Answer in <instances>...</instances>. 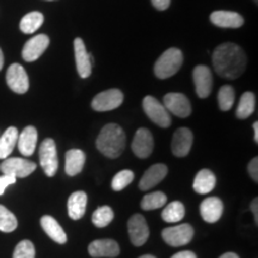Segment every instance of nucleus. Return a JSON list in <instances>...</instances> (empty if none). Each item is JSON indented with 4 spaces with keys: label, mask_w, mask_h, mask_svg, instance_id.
<instances>
[{
    "label": "nucleus",
    "mask_w": 258,
    "mask_h": 258,
    "mask_svg": "<svg viewBox=\"0 0 258 258\" xmlns=\"http://www.w3.org/2000/svg\"><path fill=\"white\" fill-rule=\"evenodd\" d=\"M85 153L82 150H70L66 153V165L64 171L69 176H76L82 172L84 164H85Z\"/></svg>",
    "instance_id": "nucleus-25"
},
{
    "label": "nucleus",
    "mask_w": 258,
    "mask_h": 258,
    "mask_svg": "<svg viewBox=\"0 0 258 258\" xmlns=\"http://www.w3.org/2000/svg\"><path fill=\"white\" fill-rule=\"evenodd\" d=\"M154 140L151 132L146 128L138 129L134 135L133 143H132V150L134 154L141 159L148 158L153 151Z\"/></svg>",
    "instance_id": "nucleus-13"
},
{
    "label": "nucleus",
    "mask_w": 258,
    "mask_h": 258,
    "mask_svg": "<svg viewBox=\"0 0 258 258\" xmlns=\"http://www.w3.org/2000/svg\"><path fill=\"white\" fill-rule=\"evenodd\" d=\"M161 237L164 241L170 246H183L189 244L194 237V228L189 224H182L173 226V227L164 228L161 232Z\"/></svg>",
    "instance_id": "nucleus-5"
},
{
    "label": "nucleus",
    "mask_w": 258,
    "mask_h": 258,
    "mask_svg": "<svg viewBox=\"0 0 258 258\" xmlns=\"http://www.w3.org/2000/svg\"><path fill=\"white\" fill-rule=\"evenodd\" d=\"M211 22L219 28L238 29L244 24V18L233 11H215L211 15Z\"/></svg>",
    "instance_id": "nucleus-20"
},
{
    "label": "nucleus",
    "mask_w": 258,
    "mask_h": 258,
    "mask_svg": "<svg viewBox=\"0 0 258 258\" xmlns=\"http://www.w3.org/2000/svg\"><path fill=\"white\" fill-rule=\"evenodd\" d=\"M48 46H49V37L43 34L37 35V36L30 38L24 44L23 50H22V56L27 62H32V61L37 60L46 51Z\"/></svg>",
    "instance_id": "nucleus-14"
},
{
    "label": "nucleus",
    "mask_w": 258,
    "mask_h": 258,
    "mask_svg": "<svg viewBox=\"0 0 258 258\" xmlns=\"http://www.w3.org/2000/svg\"><path fill=\"white\" fill-rule=\"evenodd\" d=\"M17 219L8 208L0 205V231L9 232L15 231L17 228Z\"/></svg>",
    "instance_id": "nucleus-33"
},
{
    "label": "nucleus",
    "mask_w": 258,
    "mask_h": 258,
    "mask_svg": "<svg viewBox=\"0 0 258 258\" xmlns=\"http://www.w3.org/2000/svg\"><path fill=\"white\" fill-rule=\"evenodd\" d=\"M15 183H16V177L14 176L3 175L0 177V195H3V194L5 192V190L9 185L15 184Z\"/></svg>",
    "instance_id": "nucleus-36"
},
{
    "label": "nucleus",
    "mask_w": 258,
    "mask_h": 258,
    "mask_svg": "<svg viewBox=\"0 0 258 258\" xmlns=\"http://www.w3.org/2000/svg\"><path fill=\"white\" fill-rule=\"evenodd\" d=\"M235 93L234 90L230 85H225L219 90L218 93V102L219 106L222 111H228L234 104Z\"/></svg>",
    "instance_id": "nucleus-32"
},
{
    "label": "nucleus",
    "mask_w": 258,
    "mask_h": 258,
    "mask_svg": "<svg viewBox=\"0 0 258 258\" xmlns=\"http://www.w3.org/2000/svg\"><path fill=\"white\" fill-rule=\"evenodd\" d=\"M253 131H254V141L258 143V122L253 123Z\"/></svg>",
    "instance_id": "nucleus-42"
},
{
    "label": "nucleus",
    "mask_w": 258,
    "mask_h": 258,
    "mask_svg": "<svg viewBox=\"0 0 258 258\" xmlns=\"http://www.w3.org/2000/svg\"><path fill=\"white\" fill-rule=\"evenodd\" d=\"M258 2V0H254V3H257Z\"/></svg>",
    "instance_id": "nucleus-45"
},
{
    "label": "nucleus",
    "mask_w": 258,
    "mask_h": 258,
    "mask_svg": "<svg viewBox=\"0 0 258 258\" xmlns=\"http://www.w3.org/2000/svg\"><path fill=\"white\" fill-rule=\"evenodd\" d=\"M194 141L192 132L189 128H179L177 129L173 134L172 143H171V148L172 153L176 157H185L188 156L190 150H191Z\"/></svg>",
    "instance_id": "nucleus-16"
},
{
    "label": "nucleus",
    "mask_w": 258,
    "mask_h": 258,
    "mask_svg": "<svg viewBox=\"0 0 258 258\" xmlns=\"http://www.w3.org/2000/svg\"><path fill=\"white\" fill-rule=\"evenodd\" d=\"M43 22V15L38 11H34L25 15L24 17L22 18L21 23H19V28H21L22 32H24V34H34L35 31L41 28Z\"/></svg>",
    "instance_id": "nucleus-28"
},
{
    "label": "nucleus",
    "mask_w": 258,
    "mask_h": 258,
    "mask_svg": "<svg viewBox=\"0 0 258 258\" xmlns=\"http://www.w3.org/2000/svg\"><path fill=\"white\" fill-rule=\"evenodd\" d=\"M41 226L43 231L48 234V237L57 244H64L67 241V235L64 233L59 222L50 215H44L41 218Z\"/></svg>",
    "instance_id": "nucleus-23"
},
{
    "label": "nucleus",
    "mask_w": 258,
    "mask_h": 258,
    "mask_svg": "<svg viewBox=\"0 0 258 258\" xmlns=\"http://www.w3.org/2000/svg\"><path fill=\"white\" fill-rule=\"evenodd\" d=\"M88 205V195L84 191H76L70 196L67 202L69 215L72 220H79L84 217Z\"/></svg>",
    "instance_id": "nucleus-22"
},
{
    "label": "nucleus",
    "mask_w": 258,
    "mask_h": 258,
    "mask_svg": "<svg viewBox=\"0 0 258 258\" xmlns=\"http://www.w3.org/2000/svg\"><path fill=\"white\" fill-rule=\"evenodd\" d=\"M257 206H258V200L254 199L252 203H251V211H252L253 215H254V222H256V225L258 224V212H257L258 207Z\"/></svg>",
    "instance_id": "nucleus-40"
},
{
    "label": "nucleus",
    "mask_w": 258,
    "mask_h": 258,
    "mask_svg": "<svg viewBox=\"0 0 258 258\" xmlns=\"http://www.w3.org/2000/svg\"><path fill=\"white\" fill-rule=\"evenodd\" d=\"M139 258H156L154 256H152V254H144V256L139 257Z\"/></svg>",
    "instance_id": "nucleus-44"
},
{
    "label": "nucleus",
    "mask_w": 258,
    "mask_h": 258,
    "mask_svg": "<svg viewBox=\"0 0 258 258\" xmlns=\"http://www.w3.org/2000/svg\"><path fill=\"white\" fill-rule=\"evenodd\" d=\"M37 144V131L32 125H28L23 129L21 134H18V150L23 156L29 157L35 152Z\"/></svg>",
    "instance_id": "nucleus-21"
},
{
    "label": "nucleus",
    "mask_w": 258,
    "mask_h": 258,
    "mask_svg": "<svg viewBox=\"0 0 258 258\" xmlns=\"http://www.w3.org/2000/svg\"><path fill=\"white\" fill-rule=\"evenodd\" d=\"M12 258H35V246L30 240H22L16 246Z\"/></svg>",
    "instance_id": "nucleus-35"
},
{
    "label": "nucleus",
    "mask_w": 258,
    "mask_h": 258,
    "mask_svg": "<svg viewBox=\"0 0 258 258\" xmlns=\"http://www.w3.org/2000/svg\"><path fill=\"white\" fill-rule=\"evenodd\" d=\"M128 233L134 246H143L148 239L150 230L145 218L141 214H134L128 221Z\"/></svg>",
    "instance_id": "nucleus-11"
},
{
    "label": "nucleus",
    "mask_w": 258,
    "mask_h": 258,
    "mask_svg": "<svg viewBox=\"0 0 258 258\" xmlns=\"http://www.w3.org/2000/svg\"><path fill=\"white\" fill-rule=\"evenodd\" d=\"M151 2H152L153 6L157 10H159V11H164V10H166L170 6L171 0H151Z\"/></svg>",
    "instance_id": "nucleus-38"
},
{
    "label": "nucleus",
    "mask_w": 258,
    "mask_h": 258,
    "mask_svg": "<svg viewBox=\"0 0 258 258\" xmlns=\"http://www.w3.org/2000/svg\"><path fill=\"white\" fill-rule=\"evenodd\" d=\"M183 64V53L177 48H170L161 54L154 64V73L159 79L175 76Z\"/></svg>",
    "instance_id": "nucleus-3"
},
{
    "label": "nucleus",
    "mask_w": 258,
    "mask_h": 258,
    "mask_svg": "<svg viewBox=\"0 0 258 258\" xmlns=\"http://www.w3.org/2000/svg\"><path fill=\"white\" fill-rule=\"evenodd\" d=\"M123 102V93L117 89H110L95 96L92 99V109L96 111H110L117 109Z\"/></svg>",
    "instance_id": "nucleus-8"
},
{
    "label": "nucleus",
    "mask_w": 258,
    "mask_h": 258,
    "mask_svg": "<svg viewBox=\"0 0 258 258\" xmlns=\"http://www.w3.org/2000/svg\"><path fill=\"white\" fill-rule=\"evenodd\" d=\"M6 83L12 91L23 95L29 90L28 74L19 63H12L6 72Z\"/></svg>",
    "instance_id": "nucleus-9"
},
{
    "label": "nucleus",
    "mask_w": 258,
    "mask_h": 258,
    "mask_svg": "<svg viewBox=\"0 0 258 258\" xmlns=\"http://www.w3.org/2000/svg\"><path fill=\"white\" fill-rule=\"evenodd\" d=\"M74 56H76L77 71H78L79 76L82 78H88L89 76H91V55L88 53L85 43L80 37H77L74 40Z\"/></svg>",
    "instance_id": "nucleus-15"
},
{
    "label": "nucleus",
    "mask_w": 258,
    "mask_h": 258,
    "mask_svg": "<svg viewBox=\"0 0 258 258\" xmlns=\"http://www.w3.org/2000/svg\"><path fill=\"white\" fill-rule=\"evenodd\" d=\"M0 170L4 172V175L24 178L36 170V164L23 158H6L0 165Z\"/></svg>",
    "instance_id": "nucleus-7"
},
{
    "label": "nucleus",
    "mask_w": 258,
    "mask_h": 258,
    "mask_svg": "<svg viewBox=\"0 0 258 258\" xmlns=\"http://www.w3.org/2000/svg\"><path fill=\"white\" fill-rule=\"evenodd\" d=\"M171 258H198L196 254L192 252V251H180V252H177L173 254Z\"/></svg>",
    "instance_id": "nucleus-39"
},
{
    "label": "nucleus",
    "mask_w": 258,
    "mask_h": 258,
    "mask_svg": "<svg viewBox=\"0 0 258 258\" xmlns=\"http://www.w3.org/2000/svg\"><path fill=\"white\" fill-rule=\"evenodd\" d=\"M194 84H195L196 93L200 98H207L213 89V76L207 66L199 64L192 72Z\"/></svg>",
    "instance_id": "nucleus-12"
},
{
    "label": "nucleus",
    "mask_w": 258,
    "mask_h": 258,
    "mask_svg": "<svg viewBox=\"0 0 258 258\" xmlns=\"http://www.w3.org/2000/svg\"><path fill=\"white\" fill-rule=\"evenodd\" d=\"M88 250L92 257H117L120 254V246L112 239L92 241Z\"/></svg>",
    "instance_id": "nucleus-19"
},
{
    "label": "nucleus",
    "mask_w": 258,
    "mask_h": 258,
    "mask_svg": "<svg viewBox=\"0 0 258 258\" xmlns=\"http://www.w3.org/2000/svg\"><path fill=\"white\" fill-rule=\"evenodd\" d=\"M185 207L182 202L173 201L169 203L164 211L161 212V219L166 222H179L184 218Z\"/></svg>",
    "instance_id": "nucleus-29"
},
{
    "label": "nucleus",
    "mask_w": 258,
    "mask_h": 258,
    "mask_svg": "<svg viewBox=\"0 0 258 258\" xmlns=\"http://www.w3.org/2000/svg\"><path fill=\"white\" fill-rule=\"evenodd\" d=\"M114 219V212L109 206H103V207L97 208L92 214V222L96 227L103 228L106 227Z\"/></svg>",
    "instance_id": "nucleus-31"
},
{
    "label": "nucleus",
    "mask_w": 258,
    "mask_h": 258,
    "mask_svg": "<svg viewBox=\"0 0 258 258\" xmlns=\"http://www.w3.org/2000/svg\"><path fill=\"white\" fill-rule=\"evenodd\" d=\"M254 109H256V97H254L252 92H245L240 97V101L239 104H238L235 115L240 120H245V118L250 117L253 114Z\"/></svg>",
    "instance_id": "nucleus-27"
},
{
    "label": "nucleus",
    "mask_w": 258,
    "mask_h": 258,
    "mask_svg": "<svg viewBox=\"0 0 258 258\" xmlns=\"http://www.w3.org/2000/svg\"><path fill=\"white\" fill-rule=\"evenodd\" d=\"M224 212V203L219 198H208L203 200L200 206V213L206 222L214 224L221 218Z\"/></svg>",
    "instance_id": "nucleus-17"
},
{
    "label": "nucleus",
    "mask_w": 258,
    "mask_h": 258,
    "mask_svg": "<svg viewBox=\"0 0 258 258\" xmlns=\"http://www.w3.org/2000/svg\"><path fill=\"white\" fill-rule=\"evenodd\" d=\"M96 146L105 157L111 159L120 157L125 147L124 131L116 123L104 125L97 138Z\"/></svg>",
    "instance_id": "nucleus-2"
},
{
    "label": "nucleus",
    "mask_w": 258,
    "mask_h": 258,
    "mask_svg": "<svg viewBox=\"0 0 258 258\" xmlns=\"http://www.w3.org/2000/svg\"><path fill=\"white\" fill-rule=\"evenodd\" d=\"M143 108L145 114L148 116V118L157 125H159L161 128H167L171 125V117L169 111L154 97H145L143 101Z\"/></svg>",
    "instance_id": "nucleus-4"
},
{
    "label": "nucleus",
    "mask_w": 258,
    "mask_h": 258,
    "mask_svg": "<svg viewBox=\"0 0 258 258\" xmlns=\"http://www.w3.org/2000/svg\"><path fill=\"white\" fill-rule=\"evenodd\" d=\"M220 258H239L237 253L234 252H227V253H224Z\"/></svg>",
    "instance_id": "nucleus-41"
},
{
    "label": "nucleus",
    "mask_w": 258,
    "mask_h": 258,
    "mask_svg": "<svg viewBox=\"0 0 258 258\" xmlns=\"http://www.w3.org/2000/svg\"><path fill=\"white\" fill-rule=\"evenodd\" d=\"M167 175V166L164 164H156V165L151 166L144 176L141 177L140 183H139V188L140 190H150L153 186H156L158 183L165 178Z\"/></svg>",
    "instance_id": "nucleus-18"
},
{
    "label": "nucleus",
    "mask_w": 258,
    "mask_h": 258,
    "mask_svg": "<svg viewBox=\"0 0 258 258\" xmlns=\"http://www.w3.org/2000/svg\"><path fill=\"white\" fill-rule=\"evenodd\" d=\"M167 202V198L164 192L156 191L152 194H147L144 196L143 201H141V208L144 211H153V209L161 208L165 206Z\"/></svg>",
    "instance_id": "nucleus-30"
},
{
    "label": "nucleus",
    "mask_w": 258,
    "mask_h": 258,
    "mask_svg": "<svg viewBox=\"0 0 258 258\" xmlns=\"http://www.w3.org/2000/svg\"><path fill=\"white\" fill-rule=\"evenodd\" d=\"M17 128L10 127L0 137V159H6L12 153L18 140Z\"/></svg>",
    "instance_id": "nucleus-26"
},
{
    "label": "nucleus",
    "mask_w": 258,
    "mask_h": 258,
    "mask_svg": "<svg viewBox=\"0 0 258 258\" xmlns=\"http://www.w3.org/2000/svg\"><path fill=\"white\" fill-rule=\"evenodd\" d=\"M164 106L167 111L176 115L177 117L185 118L191 114V105H190L189 99L183 93H167L164 97Z\"/></svg>",
    "instance_id": "nucleus-10"
},
{
    "label": "nucleus",
    "mask_w": 258,
    "mask_h": 258,
    "mask_svg": "<svg viewBox=\"0 0 258 258\" xmlns=\"http://www.w3.org/2000/svg\"><path fill=\"white\" fill-rule=\"evenodd\" d=\"M213 66L222 78L237 79L246 69V55L234 43H222L213 53Z\"/></svg>",
    "instance_id": "nucleus-1"
},
{
    "label": "nucleus",
    "mask_w": 258,
    "mask_h": 258,
    "mask_svg": "<svg viewBox=\"0 0 258 258\" xmlns=\"http://www.w3.org/2000/svg\"><path fill=\"white\" fill-rule=\"evenodd\" d=\"M134 179V173L131 170H122L116 173L111 182V188L114 191H121L131 184Z\"/></svg>",
    "instance_id": "nucleus-34"
},
{
    "label": "nucleus",
    "mask_w": 258,
    "mask_h": 258,
    "mask_svg": "<svg viewBox=\"0 0 258 258\" xmlns=\"http://www.w3.org/2000/svg\"><path fill=\"white\" fill-rule=\"evenodd\" d=\"M40 163L48 177L55 176L56 171L59 169V158H57L56 146L53 139H46L41 144Z\"/></svg>",
    "instance_id": "nucleus-6"
},
{
    "label": "nucleus",
    "mask_w": 258,
    "mask_h": 258,
    "mask_svg": "<svg viewBox=\"0 0 258 258\" xmlns=\"http://www.w3.org/2000/svg\"><path fill=\"white\" fill-rule=\"evenodd\" d=\"M247 170H249V173L254 182L258 180V158H253L252 160L250 161L249 166H247Z\"/></svg>",
    "instance_id": "nucleus-37"
},
{
    "label": "nucleus",
    "mask_w": 258,
    "mask_h": 258,
    "mask_svg": "<svg viewBox=\"0 0 258 258\" xmlns=\"http://www.w3.org/2000/svg\"><path fill=\"white\" fill-rule=\"evenodd\" d=\"M3 66H4V55H3V51L0 49V71H2Z\"/></svg>",
    "instance_id": "nucleus-43"
},
{
    "label": "nucleus",
    "mask_w": 258,
    "mask_h": 258,
    "mask_svg": "<svg viewBox=\"0 0 258 258\" xmlns=\"http://www.w3.org/2000/svg\"><path fill=\"white\" fill-rule=\"evenodd\" d=\"M215 184H217V178H215L214 173L211 170L203 169L199 171L195 179H194L192 188L198 194L206 195L215 188Z\"/></svg>",
    "instance_id": "nucleus-24"
}]
</instances>
